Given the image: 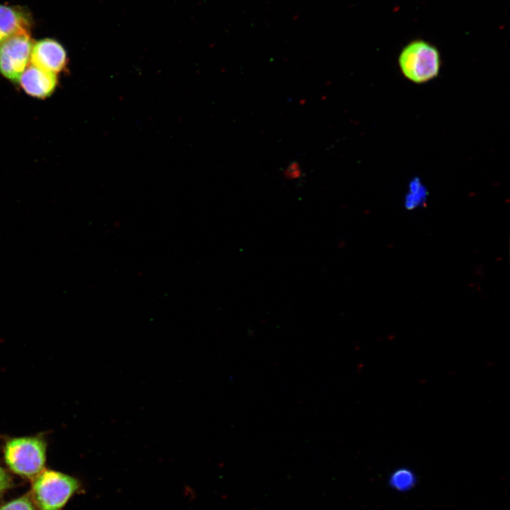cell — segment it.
<instances>
[{
  "instance_id": "8fae6325",
  "label": "cell",
  "mask_w": 510,
  "mask_h": 510,
  "mask_svg": "<svg viewBox=\"0 0 510 510\" xmlns=\"http://www.w3.org/2000/svg\"><path fill=\"white\" fill-rule=\"evenodd\" d=\"M11 478L7 472L0 467V495L11 486Z\"/></svg>"
},
{
  "instance_id": "7a4b0ae2",
  "label": "cell",
  "mask_w": 510,
  "mask_h": 510,
  "mask_svg": "<svg viewBox=\"0 0 510 510\" xmlns=\"http://www.w3.org/2000/svg\"><path fill=\"white\" fill-rule=\"evenodd\" d=\"M402 74L416 84H424L436 78L441 65L438 50L424 40L409 42L402 50L398 57Z\"/></svg>"
},
{
  "instance_id": "30bf717a",
  "label": "cell",
  "mask_w": 510,
  "mask_h": 510,
  "mask_svg": "<svg viewBox=\"0 0 510 510\" xmlns=\"http://www.w3.org/2000/svg\"><path fill=\"white\" fill-rule=\"evenodd\" d=\"M0 510H37L29 495L12 500L0 507Z\"/></svg>"
},
{
  "instance_id": "8992f818",
  "label": "cell",
  "mask_w": 510,
  "mask_h": 510,
  "mask_svg": "<svg viewBox=\"0 0 510 510\" xmlns=\"http://www.w3.org/2000/svg\"><path fill=\"white\" fill-rule=\"evenodd\" d=\"M18 81L23 90L29 96L45 98L55 90L57 78L55 74L31 64L27 67Z\"/></svg>"
},
{
  "instance_id": "277c9868",
  "label": "cell",
  "mask_w": 510,
  "mask_h": 510,
  "mask_svg": "<svg viewBox=\"0 0 510 510\" xmlns=\"http://www.w3.org/2000/svg\"><path fill=\"white\" fill-rule=\"evenodd\" d=\"M33 42L30 33L13 35L0 44V74L18 81L30 58Z\"/></svg>"
},
{
  "instance_id": "6da1fadb",
  "label": "cell",
  "mask_w": 510,
  "mask_h": 510,
  "mask_svg": "<svg viewBox=\"0 0 510 510\" xmlns=\"http://www.w3.org/2000/svg\"><path fill=\"white\" fill-rule=\"evenodd\" d=\"M30 497L37 510H60L80 489V482L69 475L43 470L33 479Z\"/></svg>"
},
{
  "instance_id": "52a82bcc",
  "label": "cell",
  "mask_w": 510,
  "mask_h": 510,
  "mask_svg": "<svg viewBox=\"0 0 510 510\" xmlns=\"http://www.w3.org/2000/svg\"><path fill=\"white\" fill-rule=\"evenodd\" d=\"M31 18L18 6L0 4V44L18 34L29 33Z\"/></svg>"
},
{
  "instance_id": "5b68a950",
  "label": "cell",
  "mask_w": 510,
  "mask_h": 510,
  "mask_svg": "<svg viewBox=\"0 0 510 510\" xmlns=\"http://www.w3.org/2000/svg\"><path fill=\"white\" fill-rule=\"evenodd\" d=\"M30 60L32 65L56 74L66 68L67 55L59 42L45 38L33 43Z\"/></svg>"
},
{
  "instance_id": "3957f363",
  "label": "cell",
  "mask_w": 510,
  "mask_h": 510,
  "mask_svg": "<svg viewBox=\"0 0 510 510\" xmlns=\"http://www.w3.org/2000/svg\"><path fill=\"white\" fill-rule=\"evenodd\" d=\"M45 443L39 437L14 438L4 448L5 461L16 474L33 479L44 470Z\"/></svg>"
},
{
  "instance_id": "ba28073f",
  "label": "cell",
  "mask_w": 510,
  "mask_h": 510,
  "mask_svg": "<svg viewBox=\"0 0 510 510\" xmlns=\"http://www.w3.org/2000/svg\"><path fill=\"white\" fill-rule=\"evenodd\" d=\"M428 191L418 177L413 178L408 184V191L404 198V207L414 210L425 203Z\"/></svg>"
},
{
  "instance_id": "9c48e42d",
  "label": "cell",
  "mask_w": 510,
  "mask_h": 510,
  "mask_svg": "<svg viewBox=\"0 0 510 510\" xmlns=\"http://www.w3.org/2000/svg\"><path fill=\"white\" fill-rule=\"evenodd\" d=\"M416 482L414 472L408 469L402 468L395 471L390 479L392 487L400 491H406L413 487Z\"/></svg>"
}]
</instances>
